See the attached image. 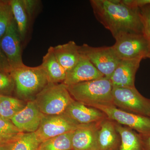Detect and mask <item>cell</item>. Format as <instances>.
Returning a JSON list of instances; mask_svg holds the SVG:
<instances>
[{
  "mask_svg": "<svg viewBox=\"0 0 150 150\" xmlns=\"http://www.w3.org/2000/svg\"><path fill=\"white\" fill-rule=\"evenodd\" d=\"M90 2L96 18L113 37L122 33H142L139 8L126 5L122 0H91Z\"/></svg>",
  "mask_w": 150,
  "mask_h": 150,
  "instance_id": "cell-1",
  "label": "cell"
},
{
  "mask_svg": "<svg viewBox=\"0 0 150 150\" xmlns=\"http://www.w3.org/2000/svg\"><path fill=\"white\" fill-rule=\"evenodd\" d=\"M11 75L14 82L15 93L18 98L26 102L34 100L49 83L41 64L36 67L23 65L12 69Z\"/></svg>",
  "mask_w": 150,
  "mask_h": 150,
  "instance_id": "cell-2",
  "label": "cell"
},
{
  "mask_svg": "<svg viewBox=\"0 0 150 150\" xmlns=\"http://www.w3.org/2000/svg\"><path fill=\"white\" fill-rule=\"evenodd\" d=\"M67 88L73 99L88 106L114 105L113 86L105 77L67 86Z\"/></svg>",
  "mask_w": 150,
  "mask_h": 150,
  "instance_id": "cell-3",
  "label": "cell"
},
{
  "mask_svg": "<svg viewBox=\"0 0 150 150\" xmlns=\"http://www.w3.org/2000/svg\"><path fill=\"white\" fill-rule=\"evenodd\" d=\"M74 100L64 84L48 83L34 100L43 114L52 115L64 113Z\"/></svg>",
  "mask_w": 150,
  "mask_h": 150,
  "instance_id": "cell-4",
  "label": "cell"
},
{
  "mask_svg": "<svg viewBox=\"0 0 150 150\" xmlns=\"http://www.w3.org/2000/svg\"><path fill=\"white\" fill-rule=\"evenodd\" d=\"M113 105L127 112L149 116L150 99L146 98L134 87H113Z\"/></svg>",
  "mask_w": 150,
  "mask_h": 150,
  "instance_id": "cell-5",
  "label": "cell"
},
{
  "mask_svg": "<svg viewBox=\"0 0 150 150\" xmlns=\"http://www.w3.org/2000/svg\"><path fill=\"white\" fill-rule=\"evenodd\" d=\"M114 38L115 44L111 46L120 60L147 58V43L143 33H122Z\"/></svg>",
  "mask_w": 150,
  "mask_h": 150,
  "instance_id": "cell-6",
  "label": "cell"
},
{
  "mask_svg": "<svg viewBox=\"0 0 150 150\" xmlns=\"http://www.w3.org/2000/svg\"><path fill=\"white\" fill-rule=\"evenodd\" d=\"M79 52L86 57L104 77L109 79L121 61L112 46L95 47L85 43L79 46Z\"/></svg>",
  "mask_w": 150,
  "mask_h": 150,
  "instance_id": "cell-7",
  "label": "cell"
},
{
  "mask_svg": "<svg viewBox=\"0 0 150 150\" xmlns=\"http://www.w3.org/2000/svg\"><path fill=\"white\" fill-rule=\"evenodd\" d=\"M92 107L102 111L108 119L139 134H150V118L148 116L127 112L114 105H95Z\"/></svg>",
  "mask_w": 150,
  "mask_h": 150,
  "instance_id": "cell-8",
  "label": "cell"
},
{
  "mask_svg": "<svg viewBox=\"0 0 150 150\" xmlns=\"http://www.w3.org/2000/svg\"><path fill=\"white\" fill-rule=\"evenodd\" d=\"M79 125L65 112L57 115H44L35 133L41 143L52 137L74 131Z\"/></svg>",
  "mask_w": 150,
  "mask_h": 150,
  "instance_id": "cell-9",
  "label": "cell"
},
{
  "mask_svg": "<svg viewBox=\"0 0 150 150\" xmlns=\"http://www.w3.org/2000/svg\"><path fill=\"white\" fill-rule=\"evenodd\" d=\"M22 44L13 19L0 39V47L8 60L11 70L24 65L22 57Z\"/></svg>",
  "mask_w": 150,
  "mask_h": 150,
  "instance_id": "cell-10",
  "label": "cell"
},
{
  "mask_svg": "<svg viewBox=\"0 0 150 150\" xmlns=\"http://www.w3.org/2000/svg\"><path fill=\"white\" fill-rule=\"evenodd\" d=\"M44 115L35 101L31 100L28 101L25 107L11 121L23 133H34L39 128Z\"/></svg>",
  "mask_w": 150,
  "mask_h": 150,
  "instance_id": "cell-11",
  "label": "cell"
},
{
  "mask_svg": "<svg viewBox=\"0 0 150 150\" xmlns=\"http://www.w3.org/2000/svg\"><path fill=\"white\" fill-rule=\"evenodd\" d=\"M99 122L78 126L73 133V150H99L98 133Z\"/></svg>",
  "mask_w": 150,
  "mask_h": 150,
  "instance_id": "cell-12",
  "label": "cell"
},
{
  "mask_svg": "<svg viewBox=\"0 0 150 150\" xmlns=\"http://www.w3.org/2000/svg\"><path fill=\"white\" fill-rule=\"evenodd\" d=\"M104 77L88 59L82 55L80 61L72 69L67 72L63 83L67 86L93 80Z\"/></svg>",
  "mask_w": 150,
  "mask_h": 150,
  "instance_id": "cell-13",
  "label": "cell"
},
{
  "mask_svg": "<svg viewBox=\"0 0 150 150\" xmlns=\"http://www.w3.org/2000/svg\"><path fill=\"white\" fill-rule=\"evenodd\" d=\"M142 59L121 60L109 79L113 87H134Z\"/></svg>",
  "mask_w": 150,
  "mask_h": 150,
  "instance_id": "cell-14",
  "label": "cell"
},
{
  "mask_svg": "<svg viewBox=\"0 0 150 150\" xmlns=\"http://www.w3.org/2000/svg\"><path fill=\"white\" fill-rule=\"evenodd\" d=\"M64 112L79 125L97 123L107 118L100 110L75 100L68 105Z\"/></svg>",
  "mask_w": 150,
  "mask_h": 150,
  "instance_id": "cell-15",
  "label": "cell"
},
{
  "mask_svg": "<svg viewBox=\"0 0 150 150\" xmlns=\"http://www.w3.org/2000/svg\"><path fill=\"white\" fill-rule=\"evenodd\" d=\"M53 48L56 59L67 72L78 64L81 57L79 46L74 41L57 45Z\"/></svg>",
  "mask_w": 150,
  "mask_h": 150,
  "instance_id": "cell-16",
  "label": "cell"
},
{
  "mask_svg": "<svg viewBox=\"0 0 150 150\" xmlns=\"http://www.w3.org/2000/svg\"><path fill=\"white\" fill-rule=\"evenodd\" d=\"M115 123L107 118L100 121L98 133L99 150H115L118 146L121 139Z\"/></svg>",
  "mask_w": 150,
  "mask_h": 150,
  "instance_id": "cell-17",
  "label": "cell"
},
{
  "mask_svg": "<svg viewBox=\"0 0 150 150\" xmlns=\"http://www.w3.org/2000/svg\"><path fill=\"white\" fill-rule=\"evenodd\" d=\"M41 65L46 72L49 83H63L67 72L56 59L52 46L48 48L43 56Z\"/></svg>",
  "mask_w": 150,
  "mask_h": 150,
  "instance_id": "cell-18",
  "label": "cell"
},
{
  "mask_svg": "<svg viewBox=\"0 0 150 150\" xmlns=\"http://www.w3.org/2000/svg\"><path fill=\"white\" fill-rule=\"evenodd\" d=\"M14 20L22 43L26 38L30 21L23 0H10Z\"/></svg>",
  "mask_w": 150,
  "mask_h": 150,
  "instance_id": "cell-19",
  "label": "cell"
},
{
  "mask_svg": "<svg viewBox=\"0 0 150 150\" xmlns=\"http://www.w3.org/2000/svg\"><path fill=\"white\" fill-rule=\"evenodd\" d=\"M115 126L121 139L120 150H144L139 133L117 123Z\"/></svg>",
  "mask_w": 150,
  "mask_h": 150,
  "instance_id": "cell-20",
  "label": "cell"
},
{
  "mask_svg": "<svg viewBox=\"0 0 150 150\" xmlns=\"http://www.w3.org/2000/svg\"><path fill=\"white\" fill-rule=\"evenodd\" d=\"M27 102L11 96L0 95V115L4 120L11 121L18 112L22 110Z\"/></svg>",
  "mask_w": 150,
  "mask_h": 150,
  "instance_id": "cell-21",
  "label": "cell"
},
{
  "mask_svg": "<svg viewBox=\"0 0 150 150\" xmlns=\"http://www.w3.org/2000/svg\"><path fill=\"white\" fill-rule=\"evenodd\" d=\"M72 132L52 137L41 142L38 150H73Z\"/></svg>",
  "mask_w": 150,
  "mask_h": 150,
  "instance_id": "cell-22",
  "label": "cell"
},
{
  "mask_svg": "<svg viewBox=\"0 0 150 150\" xmlns=\"http://www.w3.org/2000/svg\"><path fill=\"white\" fill-rule=\"evenodd\" d=\"M40 144L35 132L23 133L10 143L9 150H38Z\"/></svg>",
  "mask_w": 150,
  "mask_h": 150,
  "instance_id": "cell-23",
  "label": "cell"
},
{
  "mask_svg": "<svg viewBox=\"0 0 150 150\" xmlns=\"http://www.w3.org/2000/svg\"><path fill=\"white\" fill-rule=\"evenodd\" d=\"M23 133L9 120L0 119V143L9 144Z\"/></svg>",
  "mask_w": 150,
  "mask_h": 150,
  "instance_id": "cell-24",
  "label": "cell"
},
{
  "mask_svg": "<svg viewBox=\"0 0 150 150\" xmlns=\"http://www.w3.org/2000/svg\"><path fill=\"white\" fill-rule=\"evenodd\" d=\"M13 19L10 0H0V39Z\"/></svg>",
  "mask_w": 150,
  "mask_h": 150,
  "instance_id": "cell-25",
  "label": "cell"
},
{
  "mask_svg": "<svg viewBox=\"0 0 150 150\" xmlns=\"http://www.w3.org/2000/svg\"><path fill=\"white\" fill-rule=\"evenodd\" d=\"M139 10L143 25L142 33L147 43V58L150 59V4L140 8Z\"/></svg>",
  "mask_w": 150,
  "mask_h": 150,
  "instance_id": "cell-26",
  "label": "cell"
},
{
  "mask_svg": "<svg viewBox=\"0 0 150 150\" xmlns=\"http://www.w3.org/2000/svg\"><path fill=\"white\" fill-rule=\"evenodd\" d=\"M14 89V82L11 74L0 72V95L11 96Z\"/></svg>",
  "mask_w": 150,
  "mask_h": 150,
  "instance_id": "cell-27",
  "label": "cell"
},
{
  "mask_svg": "<svg viewBox=\"0 0 150 150\" xmlns=\"http://www.w3.org/2000/svg\"><path fill=\"white\" fill-rule=\"evenodd\" d=\"M30 22L33 20L36 12L39 8L40 1L36 0H23Z\"/></svg>",
  "mask_w": 150,
  "mask_h": 150,
  "instance_id": "cell-28",
  "label": "cell"
},
{
  "mask_svg": "<svg viewBox=\"0 0 150 150\" xmlns=\"http://www.w3.org/2000/svg\"><path fill=\"white\" fill-rule=\"evenodd\" d=\"M11 68L6 57L0 47V72L11 74Z\"/></svg>",
  "mask_w": 150,
  "mask_h": 150,
  "instance_id": "cell-29",
  "label": "cell"
},
{
  "mask_svg": "<svg viewBox=\"0 0 150 150\" xmlns=\"http://www.w3.org/2000/svg\"><path fill=\"white\" fill-rule=\"evenodd\" d=\"M139 135L144 150H150V134Z\"/></svg>",
  "mask_w": 150,
  "mask_h": 150,
  "instance_id": "cell-30",
  "label": "cell"
},
{
  "mask_svg": "<svg viewBox=\"0 0 150 150\" xmlns=\"http://www.w3.org/2000/svg\"><path fill=\"white\" fill-rule=\"evenodd\" d=\"M9 144H1L0 143V150H9Z\"/></svg>",
  "mask_w": 150,
  "mask_h": 150,
  "instance_id": "cell-31",
  "label": "cell"
},
{
  "mask_svg": "<svg viewBox=\"0 0 150 150\" xmlns=\"http://www.w3.org/2000/svg\"><path fill=\"white\" fill-rule=\"evenodd\" d=\"M148 117H149V118H150V111L149 113V116H148Z\"/></svg>",
  "mask_w": 150,
  "mask_h": 150,
  "instance_id": "cell-32",
  "label": "cell"
},
{
  "mask_svg": "<svg viewBox=\"0 0 150 150\" xmlns=\"http://www.w3.org/2000/svg\"><path fill=\"white\" fill-rule=\"evenodd\" d=\"M1 115H0V119H1Z\"/></svg>",
  "mask_w": 150,
  "mask_h": 150,
  "instance_id": "cell-33",
  "label": "cell"
}]
</instances>
